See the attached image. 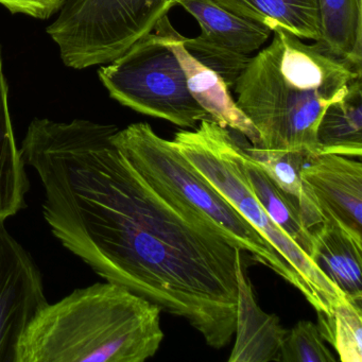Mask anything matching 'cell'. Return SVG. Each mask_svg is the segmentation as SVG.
<instances>
[{"label": "cell", "mask_w": 362, "mask_h": 362, "mask_svg": "<svg viewBox=\"0 0 362 362\" xmlns=\"http://www.w3.org/2000/svg\"><path fill=\"white\" fill-rule=\"evenodd\" d=\"M181 43L201 64L217 73L230 90L234 88L237 79L250 61L247 54L232 52L201 35L194 39L182 35Z\"/></svg>", "instance_id": "20"}, {"label": "cell", "mask_w": 362, "mask_h": 362, "mask_svg": "<svg viewBox=\"0 0 362 362\" xmlns=\"http://www.w3.org/2000/svg\"><path fill=\"white\" fill-rule=\"evenodd\" d=\"M361 252L362 243L334 220H324L313 233L311 259L349 302L359 307H362Z\"/></svg>", "instance_id": "11"}, {"label": "cell", "mask_w": 362, "mask_h": 362, "mask_svg": "<svg viewBox=\"0 0 362 362\" xmlns=\"http://www.w3.org/2000/svg\"><path fill=\"white\" fill-rule=\"evenodd\" d=\"M173 143L192 168L285 258L300 276L304 296L317 315L332 317L344 294L264 211L245 177V147L236 137L214 120L203 119L196 130L177 132Z\"/></svg>", "instance_id": "3"}, {"label": "cell", "mask_w": 362, "mask_h": 362, "mask_svg": "<svg viewBox=\"0 0 362 362\" xmlns=\"http://www.w3.org/2000/svg\"><path fill=\"white\" fill-rule=\"evenodd\" d=\"M182 35L177 30L171 35L170 47L177 57L187 82L192 98L209 114V118L224 128L237 131L259 147V135L249 118L233 99L230 88L222 78L197 61L181 43Z\"/></svg>", "instance_id": "10"}, {"label": "cell", "mask_w": 362, "mask_h": 362, "mask_svg": "<svg viewBox=\"0 0 362 362\" xmlns=\"http://www.w3.org/2000/svg\"><path fill=\"white\" fill-rule=\"evenodd\" d=\"M250 58L235 83L236 103L259 135V148L320 156L317 130L332 103L346 95L361 76L346 61L287 31Z\"/></svg>", "instance_id": "1"}, {"label": "cell", "mask_w": 362, "mask_h": 362, "mask_svg": "<svg viewBox=\"0 0 362 362\" xmlns=\"http://www.w3.org/2000/svg\"><path fill=\"white\" fill-rule=\"evenodd\" d=\"M281 361L334 362L336 357L324 344L319 327L303 320L288 330L281 347Z\"/></svg>", "instance_id": "21"}, {"label": "cell", "mask_w": 362, "mask_h": 362, "mask_svg": "<svg viewBox=\"0 0 362 362\" xmlns=\"http://www.w3.org/2000/svg\"><path fill=\"white\" fill-rule=\"evenodd\" d=\"M30 182L16 144L9 107V90L0 48V223L26 207Z\"/></svg>", "instance_id": "14"}, {"label": "cell", "mask_w": 362, "mask_h": 362, "mask_svg": "<svg viewBox=\"0 0 362 362\" xmlns=\"http://www.w3.org/2000/svg\"><path fill=\"white\" fill-rule=\"evenodd\" d=\"M177 5L194 16L201 35L238 54L256 52L272 35L268 27L236 16L214 0H177Z\"/></svg>", "instance_id": "12"}, {"label": "cell", "mask_w": 362, "mask_h": 362, "mask_svg": "<svg viewBox=\"0 0 362 362\" xmlns=\"http://www.w3.org/2000/svg\"><path fill=\"white\" fill-rule=\"evenodd\" d=\"M321 43L356 69L362 64V0H317Z\"/></svg>", "instance_id": "17"}, {"label": "cell", "mask_w": 362, "mask_h": 362, "mask_svg": "<svg viewBox=\"0 0 362 362\" xmlns=\"http://www.w3.org/2000/svg\"><path fill=\"white\" fill-rule=\"evenodd\" d=\"M320 332L343 362L362 361V307L346 298L334 306L332 317L319 315Z\"/></svg>", "instance_id": "19"}, {"label": "cell", "mask_w": 362, "mask_h": 362, "mask_svg": "<svg viewBox=\"0 0 362 362\" xmlns=\"http://www.w3.org/2000/svg\"><path fill=\"white\" fill-rule=\"evenodd\" d=\"M236 16L281 29L298 39L321 40V18L317 0H214Z\"/></svg>", "instance_id": "13"}, {"label": "cell", "mask_w": 362, "mask_h": 362, "mask_svg": "<svg viewBox=\"0 0 362 362\" xmlns=\"http://www.w3.org/2000/svg\"><path fill=\"white\" fill-rule=\"evenodd\" d=\"M48 304L41 271L0 223V362H16L23 336Z\"/></svg>", "instance_id": "7"}, {"label": "cell", "mask_w": 362, "mask_h": 362, "mask_svg": "<svg viewBox=\"0 0 362 362\" xmlns=\"http://www.w3.org/2000/svg\"><path fill=\"white\" fill-rule=\"evenodd\" d=\"M160 308L117 284L96 283L48 304L31 323L16 362H144L164 339Z\"/></svg>", "instance_id": "2"}, {"label": "cell", "mask_w": 362, "mask_h": 362, "mask_svg": "<svg viewBox=\"0 0 362 362\" xmlns=\"http://www.w3.org/2000/svg\"><path fill=\"white\" fill-rule=\"evenodd\" d=\"M175 29L168 16L153 33L99 71L112 98L144 115L194 128L209 114L192 98L185 74L170 47Z\"/></svg>", "instance_id": "5"}, {"label": "cell", "mask_w": 362, "mask_h": 362, "mask_svg": "<svg viewBox=\"0 0 362 362\" xmlns=\"http://www.w3.org/2000/svg\"><path fill=\"white\" fill-rule=\"evenodd\" d=\"M177 0H63L47 33L65 65L110 64L153 33Z\"/></svg>", "instance_id": "6"}, {"label": "cell", "mask_w": 362, "mask_h": 362, "mask_svg": "<svg viewBox=\"0 0 362 362\" xmlns=\"http://www.w3.org/2000/svg\"><path fill=\"white\" fill-rule=\"evenodd\" d=\"M63 0H0V5L13 13L45 20L58 12Z\"/></svg>", "instance_id": "22"}, {"label": "cell", "mask_w": 362, "mask_h": 362, "mask_svg": "<svg viewBox=\"0 0 362 362\" xmlns=\"http://www.w3.org/2000/svg\"><path fill=\"white\" fill-rule=\"evenodd\" d=\"M243 170L253 189L271 219L311 258L313 234L305 226L296 203L269 177L264 169L256 164L243 148Z\"/></svg>", "instance_id": "18"}, {"label": "cell", "mask_w": 362, "mask_h": 362, "mask_svg": "<svg viewBox=\"0 0 362 362\" xmlns=\"http://www.w3.org/2000/svg\"><path fill=\"white\" fill-rule=\"evenodd\" d=\"M323 219L334 220L362 243V164L337 154L309 158L300 171Z\"/></svg>", "instance_id": "8"}, {"label": "cell", "mask_w": 362, "mask_h": 362, "mask_svg": "<svg viewBox=\"0 0 362 362\" xmlns=\"http://www.w3.org/2000/svg\"><path fill=\"white\" fill-rule=\"evenodd\" d=\"M317 141L320 154L361 158V76L351 82L343 98L325 110L317 126Z\"/></svg>", "instance_id": "15"}, {"label": "cell", "mask_w": 362, "mask_h": 362, "mask_svg": "<svg viewBox=\"0 0 362 362\" xmlns=\"http://www.w3.org/2000/svg\"><path fill=\"white\" fill-rule=\"evenodd\" d=\"M113 139L150 185L198 211L234 247L252 254L304 296L300 276L285 258L192 168L173 141L156 134L146 122L118 129Z\"/></svg>", "instance_id": "4"}, {"label": "cell", "mask_w": 362, "mask_h": 362, "mask_svg": "<svg viewBox=\"0 0 362 362\" xmlns=\"http://www.w3.org/2000/svg\"><path fill=\"white\" fill-rule=\"evenodd\" d=\"M245 148L252 160L296 203L305 226L313 234L323 223V216L315 197L300 177L303 166L313 156L303 151L269 150L253 146Z\"/></svg>", "instance_id": "16"}, {"label": "cell", "mask_w": 362, "mask_h": 362, "mask_svg": "<svg viewBox=\"0 0 362 362\" xmlns=\"http://www.w3.org/2000/svg\"><path fill=\"white\" fill-rule=\"evenodd\" d=\"M236 341L228 361H281V347L288 330L281 326L276 315L264 313L258 306L243 269L240 250L236 255Z\"/></svg>", "instance_id": "9"}]
</instances>
